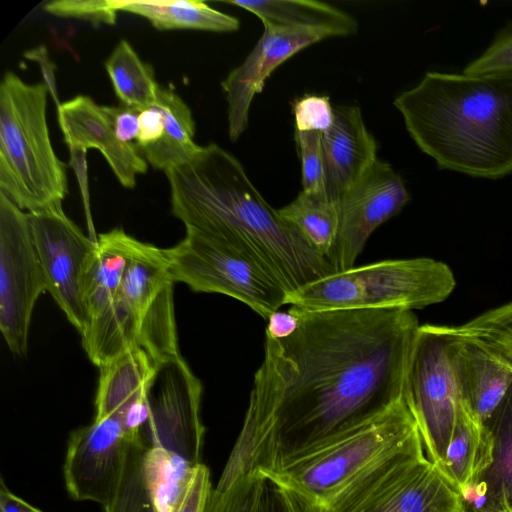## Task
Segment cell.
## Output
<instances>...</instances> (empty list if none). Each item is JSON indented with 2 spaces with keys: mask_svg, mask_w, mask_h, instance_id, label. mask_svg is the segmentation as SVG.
Masks as SVG:
<instances>
[{
  "mask_svg": "<svg viewBox=\"0 0 512 512\" xmlns=\"http://www.w3.org/2000/svg\"><path fill=\"white\" fill-rule=\"evenodd\" d=\"M295 329L265 337L248 408L255 470L323 443L383 414L404 398L420 326L411 310L290 307Z\"/></svg>",
  "mask_w": 512,
  "mask_h": 512,
  "instance_id": "1",
  "label": "cell"
},
{
  "mask_svg": "<svg viewBox=\"0 0 512 512\" xmlns=\"http://www.w3.org/2000/svg\"><path fill=\"white\" fill-rule=\"evenodd\" d=\"M171 207L186 231L240 248L263 263L288 294L336 272L272 208L232 154L211 143L165 171Z\"/></svg>",
  "mask_w": 512,
  "mask_h": 512,
  "instance_id": "2",
  "label": "cell"
},
{
  "mask_svg": "<svg viewBox=\"0 0 512 512\" xmlns=\"http://www.w3.org/2000/svg\"><path fill=\"white\" fill-rule=\"evenodd\" d=\"M394 106L441 169L491 179L512 173V74L428 71Z\"/></svg>",
  "mask_w": 512,
  "mask_h": 512,
  "instance_id": "3",
  "label": "cell"
},
{
  "mask_svg": "<svg viewBox=\"0 0 512 512\" xmlns=\"http://www.w3.org/2000/svg\"><path fill=\"white\" fill-rule=\"evenodd\" d=\"M420 437L403 398L378 417L257 471L278 487L287 512H320Z\"/></svg>",
  "mask_w": 512,
  "mask_h": 512,
  "instance_id": "4",
  "label": "cell"
},
{
  "mask_svg": "<svg viewBox=\"0 0 512 512\" xmlns=\"http://www.w3.org/2000/svg\"><path fill=\"white\" fill-rule=\"evenodd\" d=\"M174 283L165 250L134 238L114 299L81 336L90 360L100 367L134 347L157 362L180 353Z\"/></svg>",
  "mask_w": 512,
  "mask_h": 512,
  "instance_id": "5",
  "label": "cell"
},
{
  "mask_svg": "<svg viewBox=\"0 0 512 512\" xmlns=\"http://www.w3.org/2000/svg\"><path fill=\"white\" fill-rule=\"evenodd\" d=\"M48 93L11 71L0 84V191L27 212L62 205L68 192L66 164L50 140Z\"/></svg>",
  "mask_w": 512,
  "mask_h": 512,
  "instance_id": "6",
  "label": "cell"
},
{
  "mask_svg": "<svg viewBox=\"0 0 512 512\" xmlns=\"http://www.w3.org/2000/svg\"><path fill=\"white\" fill-rule=\"evenodd\" d=\"M456 287L451 268L428 257L390 259L354 266L314 280L287 295L306 310L403 309L440 303Z\"/></svg>",
  "mask_w": 512,
  "mask_h": 512,
  "instance_id": "7",
  "label": "cell"
},
{
  "mask_svg": "<svg viewBox=\"0 0 512 512\" xmlns=\"http://www.w3.org/2000/svg\"><path fill=\"white\" fill-rule=\"evenodd\" d=\"M164 250L173 280L195 292L232 297L265 320L287 305L288 292L278 278L240 248L186 231L181 242Z\"/></svg>",
  "mask_w": 512,
  "mask_h": 512,
  "instance_id": "8",
  "label": "cell"
},
{
  "mask_svg": "<svg viewBox=\"0 0 512 512\" xmlns=\"http://www.w3.org/2000/svg\"><path fill=\"white\" fill-rule=\"evenodd\" d=\"M456 339L448 326L420 325L406 370L404 399L417 423L427 458L439 469L461 405Z\"/></svg>",
  "mask_w": 512,
  "mask_h": 512,
  "instance_id": "9",
  "label": "cell"
},
{
  "mask_svg": "<svg viewBox=\"0 0 512 512\" xmlns=\"http://www.w3.org/2000/svg\"><path fill=\"white\" fill-rule=\"evenodd\" d=\"M46 291L28 213L0 191V329L12 353L26 354L32 312Z\"/></svg>",
  "mask_w": 512,
  "mask_h": 512,
  "instance_id": "10",
  "label": "cell"
},
{
  "mask_svg": "<svg viewBox=\"0 0 512 512\" xmlns=\"http://www.w3.org/2000/svg\"><path fill=\"white\" fill-rule=\"evenodd\" d=\"M201 396V382L180 353L160 361L148 386V416L140 430L146 447L201 464L205 434Z\"/></svg>",
  "mask_w": 512,
  "mask_h": 512,
  "instance_id": "11",
  "label": "cell"
},
{
  "mask_svg": "<svg viewBox=\"0 0 512 512\" xmlns=\"http://www.w3.org/2000/svg\"><path fill=\"white\" fill-rule=\"evenodd\" d=\"M46 289L82 336L87 327L84 282L97 248L62 205L27 212Z\"/></svg>",
  "mask_w": 512,
  "mask_h": 512,
  "instance_id": "12",
  "label": "cell"
},
{
  "mask_svg": "<svg viewBox=\"0 0 512 512\" xmlns=\"http://www.w3.org/2000/svg\"><path fill=\"white\" fill-rule=\"evenodd\" d=\"M130 440L123 419L116 415L72 431L63 465L71 498L108 507L118 493Z\"/></svg>",
  "mask_w": 512,
  "mask_h": 512,
  "instance_id": "13",
  "label": "cell"
},
{
  "mask_svg": "<svg viewBox=\"0 0 512 512\" xmlns=\"http://www.w3.org/2000/svg\"><path fill=\"white\" fill-rule=\"evenodd\" d=\"M401 176L377 159L339 202V229L332 264L336 271L355 266L374 230L409 201Z\"/></svg>",
  "mask_w": 512,
  "mask_h": 512,
  "instance_id": "14",
  "label": "cell"
},
{
  "mask_svg": "<svg viewBox=\"0 0 512 512\" xmlns=\"http://www.w3.org/2000/svg\"><path fill=\"white\" fill-rule=\"evenodd\" d=\"M328 35L311 30H283L264 27V32L241 65L222 82L228 104V134L236 141L246 130L254 96L266 79L288 58Z\"/></svg>",
  "mask_w": 512,
  "mask_h": 512,
  "instance_id": "15",
  "label": "cell"
},
{
  "mask_svg": "<svg viewBox=\"0 0 512 512\" xmlns=\"http://www.w3.org/2000/svg\"><path fill=\"white\" fill-rule=\"evenodd\" d=\"M57 117L68 148H96L120 184L136 185V177L147 171V161L136 143L116 137L113 106H100L89 96L78 95L57 108Z\"/></svg>",
  "mask_w": 512,
  "mask_h": 512,
  "instance_id": "16",
  "label": "cell"
},
{
  "mask_svg": "<svg viewBox=\"0 0 512 512\" xmlns=\"http://www.w3.org/2000/svg\"><path fill=\"white\" fill-rule=\"evenodd\" d=\"M322 151L326 194L339 204L378 159L359 107L334 106L333 123L322 134Z\"/></svg>",
  "mask_w": 512,
  "mask_h": 512,
  "instance_id": "17",
  "label": "cell"
},
{
  "mask_svg": "<svg viewBox=\"0 0 512 512\" xmlns=\"http://www.w3.org/2000/svg\"><path fill=\"white\" fill-rule=\"evenodd\" d=\"M351 512H464L460 493L427 457L383 481Z\"/></svg>",
  "mask_w": 512,
  "mask_h": 512,
  "instance_id": "18",
  "label": "cell"
},
{
  "mask_svg": "<svg viewBox=\"0 0 512 512\" xmlns=\"http://www.w3.org/2000/svg\"><path fill=\"white\" fill-rule=\"evenodd\" d=\"M483 425L490 460L460 492L464 512H512V387Z\"/></svg>",
  "mask_w": 512,
  "mask_h": 512,
  "instance_id": "19",
  "label": "cell"
},
{
  "mask_svg": "<svg viewBox=\"0 0 512 512\" xmlns=\"http://www.w3.org/2000/svg\"><path fill=\"white\" fill-rule=\"evenodd\" d=\"M455 339L461 403L476 421L485 424L511 389L512 371L478 346Z\"/></svg>",
  "mask_w": 512,
  "mask_h": 512,
  "instance_id": "20",
  "label": "cell"
},
{
  "mask_svg": "<svg viewBox=\"0 0 512 512\" xmlns=\"http://www.w3.org/2000/svg\"><path fill=\"white\" fill-rule=\"evenodd\" d=\"M157 362L140 347L131 348L98 367L100 370L94 419L126 412L147 396Z\"/></svg>",
  "mask_w": 512,
  "mask_h": 512,
  "instance_id": "21",
  "label": "cell"
},
{
  "mask_svg": "<svg viewBox=\"0 0 512 512\" xmlns=\"http://www.w3.org/2000/svg\"><path fill=\"white\" fill-rule=\"evenodd\" d=\"M255 14L264 27L285 30H311L331 36L357 32V21L346 12L311 0L225 1Z\"/></svg>",
  "mask_w": 512,
  "mask_h": 512,
  "instance_id": "22",
  "label": "cell"
},
{
  "mask_svg": "<svg viewBox=\"0 0 512 512\" xmlns=\"http://www.w3.org/2000/svg\"><path fill=\"white\" fill-rule=\"evenodd\" d=\"M133 240L134 238L125 233L122 228H115L100 234L97 238V248L89 264L84 282L87 326L97 320L114 299L123 277Z\"/></svg>",
  "mask_w": 512,
  "mask_h": 512,
  "instance_id": "23",
  "label": "cell"
},
{
  "mask_svg": "<svg viewBox=\"0 0 512 512\" xmlns=\"http://www.w3.org/2000/svg\"><path fill=\"white\" fill-rule=\"evenodd\" d=\"M164 116V131L153 145L140 150L153 168L163 170L191 160L201 149L194 141L195 124L188 105L172 89L158 87L156 102Z\"/></svg>",
  "mask_w": 512,
  "mask_h": 512,
  "instance_id": "24",
  "label": "cell"
},
{
  "mask_svg": "<svg viewBox=\"0 0 512 512\" xmlns=\"http://www.w3.org/2000/svg\"><path fill=\"white\" fill-rule=\"evenodd\" d=\"M117 11L140 15L159 30L197 29L212 32H232L239 29L237 18L218 11L202 1L112 0Z\"/></svg>",
  "mask_w": 512,
  "mask_h": 512,
  "instance_id": "25",
  "label": "cell"
},
{
  "mask_svg": "<svg viewBox=\"0 0 512 512\" xmlns=\"http://www.w3.org/2000/svg\"><path fill=\"white\" fill-rule=\"evenodd\" d=\"M490 441L483 424L460 405L444 462L439 468L460 493L489 463Z\"/></svg>",
  "mask_w": 512,
  "mask_h": 512,
  "instance_id": "26",
  "label": "cell"
},
{
  "mask_svg": "<svg viewBox=\"0 0 512 512\" xmlns=\"http://www.w3.org/2000/svg\"><path fill=\"white\" fill-rule=\"evenodd\" d=\"M278 212L313 250L332 264L339 229L338 203L327 195L302 190Z\"/></svg>",
  "mask_w": 512,
  "mask_h": 512,
  "instance_id": "27",
  "label": "cell"
},
{
  "mask_svg": "<svg viewBox=\"0 0 512 512\" xmlns=\"http://www.w3.org/2000/svg\"><path fill=\"white\" fill-rule=\"evenodd\" d=\"M197 466L159 447L145 449L142 474L154 512L178 508Z\"/></svg>",
  "mask_w": 512,
  "mask_h": 512,
  "instance_id": "28",
  "label": "cell"
},
{
  "mask_svg": "<svg viewBox=\"0 0 512 512\" xmlns=\"http://www.w3.org/2000/svg\"><path fill=\"white\" fill-rule=\"evenodd\" d=\"M104 66L123 106L141 112L156 102L159 85L153 69L128 41H119Z\"/></svg>",
  "mask_w": 512,
  "mask_h": 512,
  "instance_id": "29",
  "label": "cell"
},
{
  "mask_svg": "<svg viewBox=\"0 0 512 512\" xmlns=\"http://www.w3.org/2000/svg\"><path fill=\"white\" fill-rule=\"evenodd\" d=\"M448 328L456 338L478 346L512 371V301Z\"/></svg>",
  "mask_w": 512,
  "mask_h": 512,
  "instance_id": "30",
  "label": "cell"
},
{
  "mask_svg": "<svg viewBox=\"0 0 512 512\" xmlns=\"http://www.w3.org/2000/svg\"><path fill=\"white\" fill-rule=\"evenodd\" d=\"M146 448L141 436L130 440L118 493L105 512H154L142 474Z\"/></svg>",
  "mask_w": 512,
  "mask_h": 512,
  "instance_id": "31",
  "label": "cell"
},
{
  "mask_svg": "<svg viewBox=\"0 0 512 512\" xmlns=\"http://www.w3.org/2000/svg\"><path fill=\"white\" fill-rule=\"evenodd\" d=\"M257 448L255 420L252 413L247 410L239 436L214 489L224 491L239 478L254 471Z\"/></svg>",
  "mask_w": 512,
  "mask_h": 512,
  "instance_id": "32",
  "label": "cell"
},
{
  "mask_svg": "<svg viewBox=\"0 0 512 512\" xmlns=\"http://www.w3.org/2000/svg\"><path fill=\"white\" fill-rule=\"evenodd\" d=\"M262 480L254 470L224 491L213 488L205 512H256Z\"/></svg>",
  "mask_w": 512,
  "mask_h": 512,
  "instance_id": "33",
  "label": "cell"
},
{
  "mask_svg": "<svg viewBox=\"0 0 512 512\" xmlns=\"http://www.w3.org/2000/svg\"><path fill=\"white\" fill-rule=\"evenodd\" d=\"M322 134L319 131L295 130V140L301 160L303 191L327 195L325 189Z\"/></svg>",
  "mask_w": 512,
  "mask_h": 512,
  "instance_id": "34",
  "label": "cell"
},
{
  "mask_svg": "<svg viewBox=\"0 0 512 512\" xmlns=\"http://www.w3.org/2000/svg\"><path fill=\"white\" fill-rule=\"evenodd\" d=\"M462 73L469 76L512 74V25L502 30Z\"/></svg>",
  "mask_w": 512,
  "mask_h": 512,
  "instance_id": "35",
  "label": "cell"
},
{
  "mask_svg": "<svg viewBox=\"0 0 512 512\" xmlns=\"http://www.w3.org/2000/svg\"><path fill=\"white\" fill-rule=\"evenodd\" d=\"M44 9L59 17L82 19L96 25H113L117 15L112 0H55Z\"/></svg>",
  "mask_w": 512,
  "mask_h": 512,
  "instance_id": "36",
  "label": "cell"
},
{
  "mask_svg": "<svg viewBox=\"0 0 512 512\" xmlns=\"http://www.w3.org/2000/svg\"><path fill=\"white\" fill-rule=\"evenodd\" d=\"M295 130L327 131L334 120V106L325 95H305L293 105Z\"/></svg>",
  "mask_w": 512,
  "mask_h": 512,
  "instance_id": "37",
  "label": "cell"
},
{
  "mask_svg": "<svg viewBox=\"0 0 512 512\" xmlns=\"http://www.w3.org/2000/svg\"><path fill=\"white\" fill-rule=\"evenodd\" d=\"M212 489L210 471L201 463L195 468L186 494L174 512H205Z\"/></svg>",
  "mask_w": 512,
  "mask_h": 512,
  "instance_id": "38",
  "label": "cell"
},
{
  "mask_svg": "<svg viewBox=\"0 0 512 512\" xmlns=\"http://www.w3.org/2000/svg\"><path fill=\"white\" fill-rule=\"evenodd\" d=\"M164 131V116L161 110L152 105L139 113V133L136 144L139 150L159 141Z\"/></svg>",
  "mask_w": 512,
  "mask_h": 512,
  "instance_id": "39",
  "label": "cell"
},
{
  "mask_svg": "<svg viewBox=\"0 0 512 512\" xmlns=\"http://www.w3.org/2000/svg\"><path fill=\"white\" fill-rule=\"evenodd\" d=\"M24 57L28 60L36 62L39 67L43 78V83L46 85L49 95L52 97L56 108L61 105L57 84H56V65L51 61L46 46L40 45L31 48L24 52Z\"/></svg>",
  "mask_w": 512,
  "mask_h": 512,
  "instance_id": "40",
  "label": "cell"
},
{
  "mask_svg": "<svg viewBox=\"0 0 512 512\" xmlns=\"http://www.w3.org/2000/svg\"><path fill=\"white\" fill-rule=\"evenodd\" d=\"M139 111L123 105L113 107L114 129L118 140L132 143L139 133Z\"/></svg>",
  "mask_w": 512,
  "mask_h": 512,
  "instance_id": "41",
  "label": "cell"
},
{
  "mask_svg": "<svg viewBox=\"0 0 512 512\" xmlns=\"http://www.w3.org/2000/svg\"><path fill=\"white\" fill-rule=\"evenodd\" d=\"M256 512H287L280 490L264 475Z\"/></svg>",
  "mask_w": 512,
  "mask_h": 512,
  "instance_id": "42",
  "label": "cell"
},
{
  "mask_svg": "<svg viewBox=\"0 0 512 512\" xmlns=\"http://www.w3.org/2000/svg\"><path fill=\"white\" fill-rule=\"evenodd\" d=\"M297 317L293 310L277 311L267 320L265 337L282 338L289 335L296 327Z\"/></svg>",
  "mask_w": 512,
  "mask_h": 512,
  "instance_id": "43",
  "label": "cell"
},
{
  "mask_svg": "<svg viewBox=\"0 0 512 512\" xmlns=\"http://www.w3.org/2000/svg\"><path fill=\"white\" fill-rule=\"evenodd\" d=\"M69 165L73 168L78 180L86 210L89 212V190H88V168L86 160V149L71 148Z\"/></svg>",
  "mask_w": 512,
  "mask_h": 512,
  "instance_id": "44",
  "label": "cell"
},
{
  "mask_svg": "<svg viewBox=\"0 0 512 512\" xmlns=\"http://www.w3.org/2000/svg\"><path fill=\"white\" fill-rule=\"evenodd\" d=\"M0 512H43L12 493L4 479L0 480Z\"/></svg>",
  "mask_w": 512,
  "mask_h": 512,
  "instance_id": "45",
  "label": "cell"
}]
</instances>
